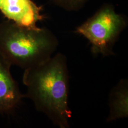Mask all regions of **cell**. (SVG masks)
<instances>
[{"instance_id":"obj_2","label":"cell","mask_w":128,"mask_h":128,"mask_svg":"<svg viewBox=\"0 0 128 128\" xmlns=\"http://www.w3.org/2000/svg\"><path fill=\"white\" fill-rule=\"evenodd\" d=\"M58 45L55 35L46 28H28L8 20L0 23V52L12 65L26 69L52 56Z\"/></svg>"},{"instance_id":"obj_1","label":"cell","mask_w":128,"mask_h":128,"mask_svg":"<svg viewBox=\"0 0 128 128\" xmlns=\"http://www.w3.org/2000/svg\"><path fill=\"white\" fill-rule=\"evenodd\" d=\"M25 96L36 109L60 128L69 127L72 112L68 105L69 74L66 58L57 53L41 64L24 69Z\"/></svg>"},{"instance_id":"obj_5","label":"cell","mask_w":128,"mask_h":128,"mask_svg":"<svg viewBox=\"0 0 128 128\" xmlns=\"http://www.w3.org/2000/svg\"><path fill=\"white\" fill-rule=\"evenodd\" d=\"M12 64L0 52V114L12 113L21 103L25 94L10 72Z\"/></svg>"},{"instance_id":"obj_4","label":"cell","mask_w":128,"mask_h":128,"mask_svg":"<svg viewBox=\"0 0 128 128\" xmlns=\"http://www.w3.org/2000/svg\"><path fill=\"white\" fill-rule=\"evenodd\" d=\"M41 6L32 0H0V11L8 20L28 28H36V23L46 17L40 14Z\"/></svg>"},{"instance_id":"obj_7","label":"cell","mask_w":128,"mask_h":128,"mask_svg":"<svg viewBox=\"0 0 128 128\" xmlns=\"http://www.w3.org/2000/svg\"><path fill=\"white\" fill-rule=\"evenodd\" d=\"M60 7L68 10H76L81 8L89 0H51Z\"/></svg>"},{"instance_id":"obj_3","label":"cell","mask_w":128,"mask_h":128,"mask_svg":"<svg viewBox=\"0 0 128 128\" xmlns=\"http://www.w3.org/2000/svg\"><path fill=\"white\" fill-rule=\"evenodd\" d=\"M127 24L124 16L117 14L111 5L106 4L77 28L76 32L89 41L94 54L106 56L114 55V46Z\"/></svg>"},{"instance_id":"obj_6","label":"cell","mask_w":128,"mask_h":128,"mask_svg":"<svg viewBox=\"0 0 128 128\" xmlns=\"http://www.w3.org/2000/svg\"><path fill=\"white\" fill-rule=\"evenodd\" d=\"M110 113L107 122L126 118L128 115V80L122 79L110 92Z\"/></svg>"}]
</instances>
